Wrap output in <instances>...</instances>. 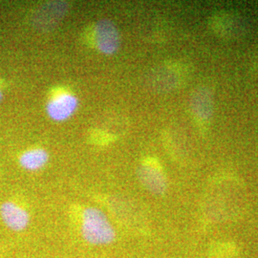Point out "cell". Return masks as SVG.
<instances>
[{"instance_id": "6da1fadb", "label": "cell", "mask_w": 258, "mask_h": 258, "mask_svg": "<svg viewBox=\"0 0 258 258\" xmlns=\"http://www.w3.org/2000/svg\"><path fill=\"white\" fill-rule=\"evenodd\" d=\"M247 191L236 177L222 175L213 179L204 196L203 213L207 220L220 223L233 220L245 211Z\"/></svg>"}, {"instance_id": "7a4b0ae2", "label": "cell", "mask_w": 258, "mask_h": 258, "mask_svg": "<svg viewBox=\"0 0 258 258\" xmlns=\"http://www.w3.org/2000/svg\"><path fill=\"white\" fill-rule=\"evenodd\" d=\"M81 234L85 242L94 246L110 245L117 236L115 228L107 215L95 207L83 210Z\"/></svg>"}, {"instance_id": "3957f363", "label": "cell", "mask_w": 258, "mask_h": 258, "mask_svg": "<svg viewBox=\"0 0 258 258\" xmlns=\"http://www.w3.org/2000/svg\"><path fill=\"white\" fill-rule=\"evenodd\" d=\"M94 37L98 51L103 55H114L120 49V33L110 19H102L96 23Z\"/></svg>"}, {"instance_id": "277c9868", "label": "cell", "mask_w": 258, "mask_h": 258, "mask_svg": "<svg viewBox=\"0 0 258 258\" xmlns=\"http://www.w3.org/2000/svg\"><path fill=\"white\" fill-rule=\"evenodd\" d=\"M210 24L212 31L224 38H237L247 31V23L243 18L229 12L214 15L210 20Z\"/></svg>"}, {"instance_id": "5b68a950", "label": "cell", "mask_w": 258, "mask_h": 258, "mask_svg": "<svg viewBox=\"0 0 258 258\" xmlns=\"http://www.w3.org/2000/svg\"><path fill=\"white\" fill-rule=\"evenodd\" d=\"M79 104L80 101L75 94L58 93L48 100L45 110L50 120L62 122L69 120L74 115Z\"/></svg>"}, {"instance_id": "8992f818", "label": "cell", "mask_w": 258, "mask_h": 258, "mask_svg": "<svg viewBox=\"0 0 258 258\" xmlns=\"http://www.w3.org/2000/svg\"><path fill=\"white\" fill-rule=\"evenodd\" d=\"M0 218L11 231H25L30 225L31 216L26 209L14 201H5L0 205Z\"/></svg>"}, {"instance_id": "52a82bcc", "label": "cell", "mask_w": 258, "mask_h": 258, "mask_svg": "<svg viewBox=\"0 0 258 258\" xmlns=\"http://www.w3.org/2000/svg\"><path fill=\"white\" fill-rule=\"evenodd\" d=\"M138 176L142 184L152 194H165L167 187L166 178L160 166L145 163L139 167Z\"/></svg>"}, {"instance_id": "ba28073f", "label": "cell", "mask_w": 258, "mask_h": 258, "mask_svg": "<svg viewBox=\"0 0 258 258\" xmlns=\"http://www.w3.org/2000/svg\"><path fill=\"white\" fill-rule=\"evenodd\" d=\"M38 12V19H41L39 21L41 30L44 28L50 29V27L56 25L64 17L67 12V3L56 1L49 2L42 5Z\"/></svg>"}, {"instance_id": "9c48e42d", "label": "cell", "mask_w": 258, "mask_h": 258, "mask_svg": "<svg viewBox=\"0 0 258 258\" xmlns=\"http://www.w3.org/2000/svg\"><path fill=\"white\" fill-rule=\"evenodd\" d=\"M49 153L44 148H32L25 150L19 158V166L28 171H37L46 166Z\"/></svg>"}, {"instance_id": "30bf717a", "label": "cell", "mask_w": 258, "mask_h": 258, "mask_svg": "<svg viewBox=\"0 0 258 258\" xmlns=\"http://www.w3.org/2000/svg\"><path fill=\"white\" fill-rule=\"evenodd\" d=\"M212 101L211 94L207 90H200L194 95L192 108L196 117L205 123L210 120L212 114Z\"/></svg>"}, {"instance_id": "8fae6325", "label": "cell", "mask_w": 258, "mask_h": 258, "mask_svg": "<svg viewBox=\"0 0 258 258\" xmlns=\"http://www.w3.org/2000/svg\"><path fill=\"white\" fill-rule=\"evenodd\" d=\"M238 252L236 244L232 242H218L210 249V255L213 258H224L233 256Z\"/></svg>"}, {"instance_id": "7c38bea8", "label": "cell", "mask_w": 258, "mask_h": 258, "mask_svg": "<svg viewBox=\"0 0 258 258\" xmlns=\"http://www.w3.org/2000/svg\"><path fill=\"white\" fill-rule=\"evenodd\" d=\"M2 97H3V93H2V91L0 90V101L2 100Z\"/></svg>"}]
</instances>
